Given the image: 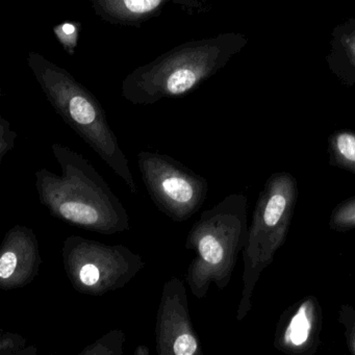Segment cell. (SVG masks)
I'll return each mask as SVG.
<instances>
[{
  "label": "cell",
  "mask_w": 355,
  "mask_h": 355,
  "mask_svg": "<svg viewBox=\"0 0 355 355\" xmlns=\"http://www.w3.org/2000/svg\"><path fill=\"white\" fill-rule=\"evenodd\" d=\"M163 189L170 198L178 202H188L192 199V187L184 180L168 178L163 182Z\"/></svg>",
  "instance_id": "cell-11"
},
{
  "label": "cell",
  "mask_w": 355,
  "mask_h": 355,
  "mask_svg": "<svg viewBox=\"0 0 355 355\" xmlns=\"http://www.w3.org/2000/svg\"><path fill=\"white\" fill-rule=\"evenodd\" d=\"M246 44L240 34L184 43L132 72L123 80L122 95L141 105L182 96L214 76Z\"/></svg>",
  "instance_id": "cell-1"
},
{
  "label": "cell",
  "mask_w": 355,
  "mask_h": 355,
  "mask_svg": "<svg viewBox=\"0 0 355 355\" xmlns=\"http://www.w3.org/2000/svg\"><path fill=\"white\" fill-rule=\"evenodd\" d=\"M80 280L84 282L86 286H93L96 284L99 279V270L94 265L84 266L80 271Z\"/></svg>",
  "instance_id": "cell-15"
},
{
  "label": "cell",
  "mask_w": 355,
  "mask_h": 355,
  "mask_svg": "<svg viewBox=\"0 0 355 355\" xmlns=\"http://www.w3.org/2000/svg\"><path fill=\"white\" fill-rule=\"evenodd\" d=\"M169 1L187 8L197 7L199 3V0H92L93 7L101 17L121 24L142 22Z\"/></svg>",
  "instance_id": "cell-4"
},
{
  "label": "cell",
  "mask_w": 355,
  "mask_h": 355,
  "mask_svg": "<svg viewBox=\"0 0 355 355\" xmlns=\"http://www.w3.org/2000/svg\"><path fill=\"white\" fill-rule=\"evenodd\" d=\"M197 342L191 334H182L174 343V353L178 355H192L196 352Z\"/></svg>",
  "instance_id": "cell-13"
},
{
  "label": "cell",
  "mask_w": 355,
  "mask_h": 355,
  "mask_svg": "<svg viewBox=\"0 0 355 355\" xmlns=\"http://www.w3.org/2000/svg\"><path fill=\"white\" fill-rule=\"evenodd\" d=\"M55 34L62 43L65 45V49L68 51H73L74 46L76 45V37L78 32L74 24H64L58 26L55 28Z\"/></svg>",
  "instance_id": "cell-12"
},
{
  "label": "cell",
  "mask_w": 355,
  "mask_h": 355,
  "mask_svg": "<svg viewBox=\"0 0 355 355\" xmlns=\"http://www.w3.org/2000/svg\"><path fill=\"white\" fill-rule=\"evenodd\" d=\"M298 182L290 172H275L266 180L253 211L244 250V292L239 319L250 311L253 291L266 268L286 242L298 201Z\"/></svg>",
  "instance_id": "cell-2"
},
{
  "label": "cell",
  "mask_w": 355,
  "mask_h": 355,
  "mask_svg": "<svg viewBox=\"0 0 355 355\" xmlns=\"http://www.w3.org/2000/svg\"><path fill=\"white\" fill-rule=\"evenodd\" d=\"M323 309L313 295L299 299L280 315L273 345L290 355H313L322 345Z\"/></svg>",
  "instance_id": "cell-3"
},
{
  "label": "cell",
  "mask_w": 355,
  "mask_h": 355,
  "mask_svg": "<svg viewBox=\"0 0 355 355\" xmlns=\"http://www.w3.org/2000/svg\"><path fill=\"white\" fill-rule=\"evenodd\" d=\"M60 213L70 221L80 224H92L98 220V213L94 207L80 202L63 203L60 207Z\"/></svg>",
  "instance_id": "cell-9"
},
{
  "label": "cell",
  "mask_w": 355,
  "mask_h": 355,
  "mask_svg": "<svg viewBox=\"0 0 355 355\" xmlns=\"http://www.w3.org/2000/svg\"><path fill=\"white\" fill-rule=\"evenodd\" d=\"M329 165L355 175V132L336 130L328 138Z\"/></svg>",
  "instance_id": "cell-6"
},
{
  "label": "cell",
  "mask_w": 355,
  "mask_h": 355,
  "mask_svg": "<svg viewBox=\"0 0 355 355\" xmlns=\"http://www.w3.org/2000/svg\"><path fill=\"white\" fill-rule=\"evenodd\" d=\"M245 244L246 241H232L230 243L225 241L222 243L217 236L207 234L199 242V251L207 263L213 266H220L232 257V255H228V251L236 254V251L245 247Z\"/></svg>",
  "instance_id": "cell-7"
},
{
  "label": "cell",
  "mask_w": 355,
  "mask_h": 355,
  "mask_svg": "<svg viewBox=\"0 0 355 355\" xmlns=\"http://www.w3.org/2000/svg\"><path fill=\"white\" fill-rule=\"evenodd\" d=\"M338 322L344 327L347 348L355 355V306L342 304L338 311Z\"/></svg>",
  "instance_id": "cell-10"
},
{
  "label": "cell",
  "mask_w": 355,
  "mask_h": 355,
  "mask_svg": "<svg viewBox=\"0 0 355 355\" xmlns=\"http://www.w3.org/2000/svg\"><path fill=\"white\" fill-rule=\"evenodd\" d=\"M17 257L13 252H7L0 259V277L7 279L15 271Z\"/></svg>",
  "instance_id": "cell-14"
},
{
  "label": "cell",
  "mask_w": 355,
  "mask_h": 355,
  "mask_svg": "<svg viewBox=\"0 0 355 355\" xmlns=\"http://www.w3.org/2000/svg\"><path fill=\"white\" fill-rule=\"evenodd\" d=\"M331 53L328 63L332 71L345 83H355V18L338 26L332 34Z\"/></svg>",
  "instance_id": "cell-5"
},
{
  "label": "cell",
  "mask_w": 355,
  "mask_h": 355,
  "mask_svg": "<svg viewBox=\"0 0 355 355\" xmlns=\"http://www.w3.org/2000/svg\"><path fill=\"white\" fill-rule=\"evenodd\" d=\"M328 226L338 232L355 230V195L340 201L334 207L328 219Z\"/></svg>",
  "instance_id": "cell-8"
}]
</instances>
